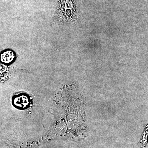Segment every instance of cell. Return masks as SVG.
<instances>
[{
    "instance_id": "cell-1",
    "label": "cell",
    "mask_w": 148,
    "mask_h": 148,
    "mask_svg": "<svg viewBox=\"0 0 148 148\" xmlns=\"http://www.w3.org/2000/svg\"><path fill=\"white\" fill-rule=\"evenodd\" d=\"M14 102L15 103V105H17L18 107L24 108L28 105L29 101L27 96L21 95L15 98Z\"/></svg>"
},
{
    "instance_id": "cell-2",
    "label": "cell",
    "mask_w": 148,
    "mask_h": 148,
    "mask_svg": "<svg viewBox=\"0 0 148 148\" xmlns=\"http://www.w3.org/2000/svg\"><path fill=\"white\" fill-rule=\"evenodd\" d=\"M13 56V53H11V51H10L8 56H7L6 54L5 53L3 54L2 56H1V61L5 63H9L13 60L14 57Z\"/></svg>"
}]
</instances>
